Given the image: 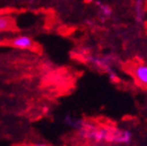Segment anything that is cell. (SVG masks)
<instances>
[{
	"label": "cell",
	"instance_id": "1",
	"mask_svg": "<svg viewBox=\"0 0 147 146\" xmlns=\"http://www.w3.org/2000/svg\"><path fill=\"white\" fill-rule=\"evenodd\" d=\"M9 44L20 49H33L35 47V42L32 38L28 36L16 37L9 41Z\"/></svg>",
	"mask_w": 147,
	"mask_h": 146
},
{
	"label": "cell",
	"instance_id": "2",
	"mask_svg": "<svg viewBox=\"0 0 147 146\" xmlns=\"http://www.w3.org/2000/svg\"><path fill=\"white\" fill-rule=\"evenodd\" d=\"M132 140V134L129 131H115L111 133V141L117 143H130Z\"/></svg>",
	"mask_w": 147,
	"mask_h": 146
},
{
	"label": "cell",
	"instance_id": "3",
	"mask_svg": "<svg viewBox=\"0 0 147 146\" xmlns=\"http://www.w3.org/2000/svg\"><path fill=\"white\" fill-rule=\"evenodd\" d=\"M136 80L143 86H147V66L146 64H140L134 71Z\"/></svg>",
	"mask_w": 147,
	"mask_h": 146
},
{
	"label": "cell",
	"instance_id": "4",
	"mask_svg": "<svg viewBox=\"0 0 147 146\" xmlns=\"http://www.w3.org/2000/svg\"><path fill=\"white\" fill-rule=\"evenodd\" d=\"M12 28V20L9 16H0V32L8 31Z\"/></svg>",
	"mask_w": 147,
	"mask_h": 146
},
{
	"label": "cell",
	"instance_id": "5",
	"mask_svg": "<svg viewBox=\"0 0 147 146\" xmlns=\"http://www.w3.org/2000/svg\"><path fill=\"white\" fill-rule=\"evenodd\" d=\"M99 7H100V11L102 14H104L105 16H108L111 14V9H110V7L108 6V5L106 4H99Z\"/></svg>",
	"mask_w": 147,
	"mask_h": 146
}]
</instances>
